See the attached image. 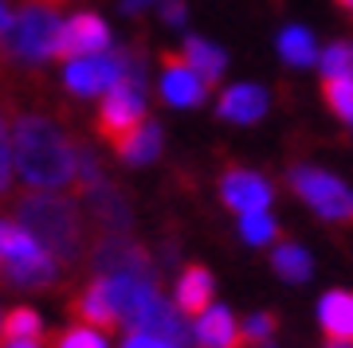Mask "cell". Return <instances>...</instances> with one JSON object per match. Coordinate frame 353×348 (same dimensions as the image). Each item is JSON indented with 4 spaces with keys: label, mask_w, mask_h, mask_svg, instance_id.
Listing matches in <instances>:
<instances>
[{
    "label": "cell",
    "mask_w": 353,
    "mask_h": 348,
    "mask_svg": "<svg viewBox=\"0 0 353 348\" xmlns=\"http://www.w3.org/2000/svg\"><path fill=\"white\" fill-rule=\"evenodd\" d=\"M176 309L192 313V317L212 309V274L204 266H189L181 274V282H176Z\"/></svg>",
    "instance_id": "9a60e30c"
},
{
    "label": "cell",
    "mask_w": 353,
    "mask_h": 348,
    "mask_svg": "<svg viewBox=\"0 0 353 348\" xmlns=\"http://www.w3.org/2000/svg\"><path fill=\"white\" fill-rule=\"evenodd\" d=\"M145 4H153V0H122L126 12H138V8H145Z\"/></svg>",
    "instance_id": "1f68e13d"
},
{
    "label": "cell",
    "mask_w": 353,
    "mask_h": 348,
    "mask_svg": "<svg viewBox=\"0 0 353 348\" xmlns=\"http://www.w3.org/2000/svg\"><path fill=\"white\" fill-rule=\"evenodd\" d=\"M94 266H99L102 278H114V274H141V278H150V262L141 254L130 239H106L99 250H94Z\"/></svg>",
    "instance_id": "30bf717a"
},
{
    "label": "cell",
    "mask_w": 353,
    "mask_h": 348,
    "mask_svg": "<svg viewBox=\"0 0 353 348\" xmlns=\"http://www.w3.org/2000/svg\"><path fill=\"white\" fill-rule=\"evenodd\" d=\"M338 4H341V8H353V0H338Z\"/></svg>",
    "instance_id": "e575fe53"
},
{
    "label": "cell",
    "mask_w": 353,
    "mask_h": 348,
    "mask_svg": "<svg viewBox=\"0 0 353 348\" xmlns=\"http://www.w3.org/2000/svg\"><path fill=\"white\" fill-rule=\"evenodd\" d=\"M4 348H39V340H16V345H4Z\"/></svg>",
    "instance_id": "d6a6232c"
},
{
    "label": "cell",
    "mask_w": 353,
    "mask_h": 348,
    "mask_svg": "<svg viewBox=\"0 0 353 348\" xmlns=\"http://www.w3.org/2000/svg\"><path fill=\"white\" fill-rule=\"evenodd\" d=\"M122 348H181V345H173V340H165L157 333H134V336H126Z\"/></svg>",
    "instance_id": "f1b7e54d"
},
{
    "label": "cell",
    "mask_w": 353,
    "mask_h": 348,
    "mask_svg": "<svg viewBox=\"0 0 353 348\" xmlns=\"http://www.w3.org/2000/svg\"><path fill=\"white\" fill-rule=\"evenodd\" d=\"M75 313H79V321L87 325V329H99V333H110V329H118V321H122V317H118V309H114L110 290H106V282H102V278L75 301Z\"/></svg>",
    "instance_id": "7c38bea8"
},
{
    "label": "cell",
    "mask_w": 353,
    "mask_h": 348,
    "mask_svg": "<svg viewBox=\"0 0 353 348\" xmlns=\"http://www.w3.org/2000/svg\"><path fill=\"white\" fill-rule=\"evenodd\" d=\"M279 55H283L290 67H310V63H318V43L306 28L290 24V28H283V36H279Z\"/></svg>",
    "instance_id": "d6986e66"
},
{
    "label": "cell",
    "mask_w": 353,
    "mask_h": 348,
    "mask_svg": "<svg viewBox=\"0 0 353 348\" xmlns=\"http://www.w3.org/2000/svg\"><path fill=\"white\" fill-rule=\"evenodd\" d=\"M322 98L341 122L353 125V78H322Z\"/></svg>",
    "instance_id": "7402d4cb"
},
{
    "label": "cell",
    "mask_w": 353,
    "mask_h": 348,
    "mask_svg": "<svg viewBox=\"0 0 353 348\" xmlns=\"http://www.w3.org/2000/svg\"><path fill=\"white\" fill-rule=\"evenodd\" d=\"M16 224L55 259L71 262L83 250V215L71 199L51 192H28L16 199Z\"/></svg>",
    "instance_id": "7a4b0ae2"
},
{
    "label": "cell",
    "mask_w": 353,
    "mask_h": 348,
    "mask_svg": "<svg viewBox=\"0 0 353 348\" xmlns=\"http://www.w3.org/2000/svg\"><path fill=\"white\" fill-rule=\"evenodd\" d=\"M290 188H294L322 219H353V192L341 184L334 173H326V168H310V164L294 168V173H290Z\"/></svg>",
    "instance_id": "5b68a950"
},
{
    "label": "cell",
    "mask_w": 353,
    "mask_h": 348,
    "mask_svg": "<svg viewBox=\"0 0 353 348\" xmlns=\"http://www.w3.org/2000/svg\"><path fill=\"white\" fill-rule=\"evenodd\" d=\"M271 333H275V317H271V313H255V317L243 321V345H259V340H267Z\"/></svg>",
    "instance_id": "4316f807"
},
{
    "label": "cell",
    "mask_w": 353,
    "mask_h": 348,
    "mask_svg": "<svg viewBox=\"0 0 353 348\" xmlns=\"http://www.w3.org/2000/svg\"><path fill=\"white\" fill-rule=\"evenodd\" d=\"M326 348H353V340H330Z\"/></svg>",
    "instance_id": "836d02e7"
},
{
    "label": "cell",
    "mask_w": 353,
    "mask_h": 348,
    "mask_svg": "<svg viewBox=\"0 0 353 348\" xmlns=\"http://www.w3.org/2000/svg\"><path fill=\"white\" fill-rule=\"evenodd\" d=\"M220 196L232 212H267L271 204V184H267L259 173H248V168H232V173L220 180Z\"/></svg>",
    "instance_id": "9c48e42d"
},
{
    "label": "cell",
    "mask_w": 353,
    "mask_h": 348,
    "mask_svg": "<svg viewBox=\"0 0 353 348\" xmlns=\"http://www.w3.org/2000/svg\"><path fill=\"white\" fill-rule=\"evenodd\" d=\"M192 336L201 348H243V325H236V317L228 309H208L196 317Z\"/></svg>",
    "instance_id": "8fae6325"
},
{
    "label": "cell",
    "mask_w": 353,
    "mask_h": 348,
    "mask_svg": "<svg viewBox=\"0 0 353 348\" xmlns=\"http://www.w3.org/2000/svg\"><path fill=\"white\" fill-rule=\"evenodd\" d=\"M157 149H161V133H157V125L153 122H145L138 133H130L126 141L118 145L122 161H130V164H150L153 157H157Z\"/></svg>",
    "instance_id": "ffe728a7"
},
{
    "label": "cell",
    "mask_w": 353,
    "mask_h": 348,
    "mask_svg": "<svg viewBox=\"0 0 353 348\" xmlns=\"http://www.w3.org/2000/svg\"><path fill=\"white\" fill-rule=\"evenodd\" d=\"M322 75L326 78H353V43H334L322 55Z\"/></svg>",
    "instance_id": "d4e9b609"
},
{
    "label": "cell",
    "mask_w": 353,
    "mask_h": 348,
    "mask_svg": "<svg viewBox=\"0 0 353 348\" xmlns=\"http://www.w3.org/2000/svg\"><path fill=\"white\" fill-rule=\"evenodd\" d=\"M12 24H16V16L8 12L4 4H0V39H4V36H8V32H12Z\"/></svg>",
    "instance_id": "4dcf8cb0"
},
{
    "label": "cell",
    "mask_w": 353,
    "mask_h": 348,
    "mask_svg": "<svg viewBox=\"0 0 353 348\" xmlns=\"http://www.w3.org/2000/svg\"><path fill=\"white\" fill-rule=\"evenodd\" d=\"M12 161L16 173L24 176L32 188H67L79 176V149H71V141L63 129L48 118L24 113L12 125Z\"/></svg>",
    "instance_id": "6da1fadb"
},
{
    "label": "cell",
    "mask_w": 353,
    "mask_h": 348,
    "mask_svg": "<svg viewBox=\"0 0 353 348\" xmlns=\"http://www.w3.org/2000/svg\"><path fill=\"white\" fill-rule=\"evenodd\" d=\"M83 199H87L90 215L102 224V231H122L130 224V212H126V199L118 196L110 184H94V188H83Z\"/></svg>",
    "instance_id": "5bb4252c"
},
{
    "label": "cell",
    "mask_w": 353,
    "mask_h": 348,
    "mask_svg": "<svg viewBox=\"0 0 353 348\" xmlns=\"http://www.w3.org/2000/svg\"><path fill=\"white\" fill-rule=\"evenodd\" d=\"M318 321L330 333V340H353V294L334 290L318 305Z\"/></svg>",
    "instance_id": "2e32d148"
},
{
    "label": "cell",
    "mask_w": 353,
    "mask_h": 348,
    "mask_svg": "<svg viewBox=\"0 0 353 348\" xmlns=\"http://www.w3.org/2000/svg\"><path fill=\"white\" fill-rule=\"evenodd\" d=\"M145 122H150V118H145V94H141V83H122V87H114L110 94L102 98L99 133L110 141L114 149H118L130 133H138Z\"/></svg>",
    "instance_id": "8992f818"
},
{
    "label": "cell",
    "mask_w": 353,
    "mask_h": 348,
    "mask_svg": "<svg viewBox=\"0 0 353 348\" xmlns=\"http://www.w3.org/2000/svg\"><path fill=\"white\" fill-rule=\"evenodd\" d=\"M63 78H67V87L75 94H83V98H94V94L106 98L122 83H141V67L130 55L102 51V55H87V59H71Z\"/></svg>",
    "instance_id": "277c9868"
},
{
    "label": "cell",
    "mask_w": 353,
    "mask_h": 348,
    "mask_svg": "<svg viewBox=\"0 0 353 348\" xmlns=\"http://www.w3.org/2000/svg\"><path fill=\"white\" fill-rule=\"evenodd\" d=\"M110 43V28L102 24L99 16H75V20H67L63 32H59V51L55 55H63L67 63L71 59H87V55H102Z\"/></svg>",
    "instance_id": "52a82bcc"
},
{
    "label": "cell",
    "mask_w": 353,
    "mask_h": 348,
    "mask_svg": "<svg viewBox=\"0 0 353 348\" xmlns=\"http://www.w3.org/2000/svg\"><path fill=\"white\" fill-rule=\"evenodd\" d=\"M55 348H106V336L99 329H67L63 336H55Z\"/></svg>",
    "instance_id": "484cf974"
},
{
    "label": "cell",
    "mask_w": 353,
    "mask_h": 348,
    "mask_svg": "<svg viewBox=\"0 0 353 348\" xmlns=\"http://www.w3.org/2000/svg\"><path fill=\"white\" fill-rule=\"evenodd\" d=\"M4 286H48L55 282V254H39L28 262H0Z\"/></svg>",
    "instance_id": "e0dca14e"
},
{
    "label": "cell",
    "mask_w": 353,
    "mask_h": 348,
    "mask_svg": "<svg viewBox=\"0 0 353 348\" xmlns=\"http://www.w3.org/2000/svg\"><path fill=\"white\" fill-rule=\"evenodd\" d=\"M271 262H275L279 278H287V282H306V278H310V254H306L299 243H279Z\"/></svg>",
    "instance_id": "44dd1931"
},
{
    "label": "cell",
    "mask_w": 353,
    "mask_h": 348,
    "mask_svg": "<svg viewBox=\"0 0 353 348\" xmlns=\"http://www.w3.org/2000/svg\"><path fill=\"white\" fill-rule=\"evenodd\" d=\"M16 161H12V137L4 129V118H0V192L8 188V176H12Z\"/></svg>",
    "instance_id": "83f0119b"
},
{
    "label": "cell",
    "mask_w": 353,
    "mask_h": 348,
    "mask_svg": "<svg viewBox=\"0 0 353 348\" xmlns=\"http://www.w3.org/2000/svg\"><path fill=\"white\" fill-rule=\"evenodd\" d=\"M59 32H63V24L51 4H28L24 12H16V24L4 36V47L24 63H43L48 55L59 51Z\"/></svg>",
    "instance_id": "3957f363"
},
{
    "label": "cell",
    "mask_w": 353,
    "mask_h": 348,
    "mask_svg": "<svg viewBox=\"0 0 353 348\" xmlns=\"http://www.w3.org/2000/svg\"><path fill=\"white\" fill-rule=\"evenodd\" d=\"M43 336V325L32 309H12L8 321H4V345H16V340H39Z\"/></svg>",
    "instance_id": "603a6c76"
},
{
    "label": "cell",
    "mask_w": 353,
    "mask_h": 348,
    "mask_svg": "<svg viewBox=\"0 0 353 348\" xmlns=\"http://www.w3.org/2000/svg\"><path fill=\"white\" fill-rule=\"evenodd\" d=\"M0 333H4V321H0Z\"/></svg>",
    "instance_id": "d590c367"
},
{
    "label": "cell",
    "mask_w": 353,
    "mask_h": 348,
    "mask_svg": "<svg viewBox=\"0 0 353 348\" xmlns=\"http://www.w3.org/2000/svg\"><path fill=\"white\" fill-rule=\"evenodd\" d=\"M165 20H169V24H181V20H185V4H181V0H169V4H165Z\"/></svg>",
    "instance_id": "f546056e"
},
{
    "label": "cell",
    "mask_w": 353,
    "mask_h": 348,
    "mask_svg": "<svg viewBox=\"0 0 353 348\" xmlns=\"http://www.w3.org/2000/svg\"><path fill=\"white\" fill-rule=\"evenodd\" d=\"M220 113H224L228 122H259L267 113V90L263 87H228L224 98H220Z\"/></svg>",
    "instance_id": "4fadbf2b"
},
{
    "label": "cell",
    "mask_w": 353,
    "mask_h": 348,
    "mask_svg": "<svg viewBox=\"0 0 353 348\" xmlns=\"http://www.w3.org/2000/svg\"><path fill=\"white\" fill-rule=\"evenodd\" d=\"M240 235H243V243L263 247V243H271L279 235V227L267 212H248V215H240Z\"/></svg>",
    "instance_id": "cb8c5ba5"
},
{
    "label": "cell",
    "mask_w": 353,
    "mask_h": 348,
    "mask_svg": "<svg viewBox=\"0 0 353 348\" xmlns=\"http://www.w3.org/2000/svg\"><path fill=\"white\" fill-rule=\"evenodd\" d=\"M181 55L189 59V67L204 78V83L220 78V71H224V63H228V59H224V51L216 47V43H208V39H196V36L185 39V51H181Z\"/></svg>",
    "instance_id": "ac0fdd59"
},
{
    "label": "cell",
    "mask_w": 353,
    "mask_h": 348,
    "mask_svg": "<svg viewBox=\"0 0 353 348\" xmlns=\"http://www.w3.org/2000/svg\"><path fill=\"white\" fill-rule=\"evenodd\" d=\"M204 90H208V83L192 71L185 55H165V63H161V98L165 102H173V106H201Z\"/></svg>",
    "instance_id": "ba28073f"
}]
</instances>
